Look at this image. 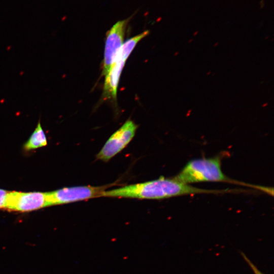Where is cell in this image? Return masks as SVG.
<instances>
[{"label":"cell","instance_id":"6da1fadb","mask_svg":"<svg viewBox=\"0 0 274 274\" xmlns=\"http://www.w3.org/2000/svg\"><path fill=\"white\" fill-rule=\"evenodd\" d=\"M220 190H207L180 182L174 178L160 177L145 182L125 185L105 190L102 197L161 199L183 195L221 193Z\"/></svg>","mask_w":274,"mask_h":274},{"label":"cell","instance_id":"7a4b0ae2","mask_svg":"<svg viewBox=\"0 0 274 274\" xmlns=\"http://www.w3.org/2000/svg\"><path fill=\"white\" fill-rule=\"evenodd\" d=\"M174 178L186 184L202 182L237 183L224 174L219 157L191 160Z\"/></svg>","mask_w":274,"mask_h":274},{"label":"cell","instance_id":"3957f363","mask_svg":"<svg viewBox=\"0 0 274 274\" xmlns=\"http://www.w3.org/2000/svg\"><path fill=\"white\" fill-rule=\"evenodd\" d=\"M147 36V32L143 31L123 43L105 76L103 89L104 98L115 100L120 77L125 61L138 43Z\"/></svg>","mask_w":274,"mask_h":274},{"label":"cell","instance_id":"277c9868","mask_svg":"<svg viewBox=\"0 0 274 274\" xmlns=\"http://www.w3.org/2000/svg\"><path fill=\"white\" fill-rule=\"evenodd\" d=\"M115 183L102 186H79L47 192L49 206L58 205L102 197L104 192Z\"/></svg>","mask_w":274,"mask_h":274},{"label":"cell","instance_id":"5b68a950","mask_svg":"<svg viewBox=\"0 0 274 274\" xmlns=\"http://www.w3.org/2000/svg\"><path fill=\"white\" fill-rule=\"evenodd\" d=\"M138 127V125L133 121L127 120L108 139L96 154V159L106 162L110 161L131 142L135 135Z\"/></svg>","mask_w":274,"mask_h":274},{"label":"cell","instance_id":"8992f818","mask_svg":"<svg viewBox=\"0 0 274 274\" xmlns=\"http://www.w3.org/2000/svg\"><path fill=\"white\" fill-rule=\"evenodd\" d=\"M49 206L47 193L8 192L4 209L28 212Z\"/></svg>","mask_w":274,"mask_h":274},{"label":"cell","instance_id":"52a82bcc","mask_svg":"<svg viewBox=\"0 0 274 274\" xmlns=\"http://www.w3.org/2000/svg\"><path fill=\"white\" fill-rule=\"evenodd\" d=\"M131 17L118 21L107 31L105 41L102 74L108 73L114 59L123 44L126 27Z\"/></svg>","mask_w":274,"mask_h":274},{"label":"cell","instance_id":"ba28073f","mask_svg":"<svg viewBox=\"0 0 274 274\" xmlns=\"http://www.w3.org/2000/svg\"><path fill=\"white\" fill-rule=\"evenodd\" d=\"M47 144L45 133L40 121H39L35 130L25 144L24 148L26 150H30L45 146Z\"/></svg>","mask_w":274,"mask_h":274},{"label":"cell","instance_id":"9c48e42d","mask_svg":"<svg viewBox=\"0 0 274 274\" xmlns=\"http://www.w3.org/2000/svg\"><path fill=\"white\" fill-rule=\"evenodd\" d=\"M241 255H242L243 258L245 259V260L247 262V263L249 264V265L250 266L253 272L255 274H264L262 272H261L256 267V266L253 264V263L247 257V256L243 252L241 253Z\"/></svg>","mask_w":274,"mask_h":274},{"label":"cell","instance_id":"30bf717a","mask_svg":"<svg viewBox=\"0 0 274 274\" xmlns=\"http://www.w3.org/2000/svg\"><path fill=\"white\" fill-rule=\"evenodd\" d=\"M8 191L0 189V209H4Z\"/></svg>","mask_w":274,"mask_h":274},{"label":"cell","instance_id":"8fae6325","mask_svg":"<svg viewBox=\"0 0 274 274\" xmlns=\"http://www.w3.org/2000/svg\"><path fill=\"white\" fill-rule=\"evenodd\" d=\"M260 8L262 9L264 6V2L263 0H262L260 2Z\"/></svg>","mask_w":274,"mask_h":274},{"label":"cell","instance_id":"7c38bea8","mask_svg":"<svg viewBox=\"0 0 274 274\" xmlns=\"http://www.w3.org/2000/svg\"><path fill=\"white\" fill-rule=\"evenodd\" d=\"M191 111H192V110H191V109L188 110L186 116H187V117L189 116L190 115V113H191Z\"/></svg>","mask_w":274,"mask_h":274},{"label":"cell","instance_id":"4fadbf2b","mask_svg":"<svg viewBox=\"0 0 274 274\" xmlns=\"http://www.w3.org/2000/svg\"><path fill=\"white\" fill-rule=\"evenodd\" d=\"M268 104L267 103H264L263 105H262V107H266V106H267Z\"/></svg>","mask_w":274,"mask_h":274},{"label":"cell","instance_id":"5bb4252c","mask_svg":"<svg viewBox=\"0 0 274 274\" xmlns=\"http://www.w3.org/2000/svg\"><path fill=\"white\" fill-rule=\"evenodd\" d=\"M198 31H196L194 33H193V36H195L196 35H197V34L198 33Z\"/></svg>","mask_w":274,"mask_h":274},{"label":"cell","instance_id":"9a60e30c","mask_svg":"<svg viewBox=\"0 0 274 274\" xmlns=\"http://www.w3.org/2000/svg\"><path fill=\"white\" fill-rule=\"evenodd\" d=\"M218 45V43L217 42L214 45V47H216V46H217Z\"/></svg>","mask_w":274,"mask_h":274},{"label":"cell","instance_id":"2e32d148","mask_svg":"<svg viewBox=\"0 0 274 274\" xmlns=\"http://www.w3.org/2000/svg\"><path fill=\"white\" fill-rule=\"evenodd\" d=\"M193 40L192 39H191V40H190L188 41V43H191L192 41H193Z\"/></svg>","mask_w":274,"mask_h":274},{"label":"cell","instance_id":"e0dca14e","mask_svg":"<svg viewBox=\"0 0 274 274\" xmlns=\"http://www.w3.org/2000/svg\"><path fill=\"white\" fill-rule=\"evenodd\" d=\"M210 74H211V71H209V72H208L207 73V75H209Z\"/></svg>","mask_w":274,"mask_h":274},{"label":"cell","instance_id":"ac0fdd59","mask_svg":"<svg viewBox=\"0 0 274 274\" xmlns=\"http://www.w3.org/2000/svg\"><path fill=\"white\" fill-rule=\"evenodd\" d=\"M178 53H179V52H177V53H176L175 55H177L178 54Z\"/></svg>","mask_w":274,"mask_h":274},{"label":"cell","instance_id":"d6986e66","mask_svg":"<svg viewBox=\"0 0 274 274\" xmlns=\"http://www.w3.org/2000/svg\"><path fill=\"white\" fill-rule=\"evenodd\" d=\"M267 38H268V37H267L266 38H265V39H267Z\"/></svg>","mask_w":274,"mask_h":274},{"label":"cell","instance_id":"ffe728a7","mask_svg":"<svg viewBox=\"0 0 274 274\" xmlns=\"http://www.w3.org/2000/svg\"><path fill=\"white\" fill-rule=\"evenodd\" d=\"M215 74V73L213 74V76H214Z\"/></svg>","mask_w":274,"mask_h":274}]
</instances>
